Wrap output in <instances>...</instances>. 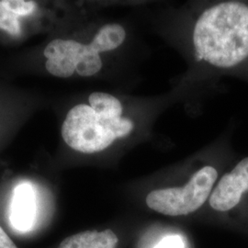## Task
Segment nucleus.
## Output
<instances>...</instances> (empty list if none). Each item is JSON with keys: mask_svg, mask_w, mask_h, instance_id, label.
Here are the masks:
<instances>
[{"mask_svg": "<svg viewBox=\"0 0 248 248\" xmlns=\"http://www.w3.org/2000/svg\"><path fill=\"white\" fill-rule=\"evenodd\" d=\"M131 8L186 62L173 87L189 114H199L208 99L224 92L222 78L248 84V1L133 2Z\"/></svg>", "mask_w": 248, "mask_h": 248, "instance_id": "obj_1", "label": "nucleus"}, {"mask_svg": "<svg viewBox=\"0 0 248 248\" xmlns=\"http://www.w3.org/2000/svg\"><path fill=\"white\" fill-rule=\"evenodd\" d=\"M182 104L175 88L157 95L138 96L103 91L72 107L62 125L63 142L83 156L123 153L145 143H156L155 124L171 107Z\"/></svg>", "mask_w": 248, "mask_h": 248, "instance_id": "obj_2", "label": "nucleus"}, {"mask_svg": "<svg viewBox=\"0 0 248 248\" xmlns=\"http://www.w3.org/2000/svg\"><path fill=\"white\" fill-rule=\"evenodd\" d=\"M52 214L44 211L35 187L22 181L13 188L2 225L14 237L30 239L42 234L51 226Z\"/></svg>", "mask_w": 248, "mask_h": 248, "instance_id": "obj_3", "label": "nucleus"}, {"mask_svg": "<svg viewBox=\"0 0 248 248\" xmlns=\"http://www.w3.org/2000/svg\"><path fill=\"white\" fill-rule=\"evenodd\" d=\"M207 202L220 213L239 212L248 207V156L237 160L222 174Z\"/></svg>", "mask_w": 248, "mask_h": 248, "instance_id": "obj_4", "label": "nucleus"}, {"mask_svg": "<svg viewBox=\"0 0 248 248\" xmlns=\"http://www.w3.org/2000/svg\"><path fill=\"white\" fill-rule=\"evenodd\" d=\"M119 236L110 228L80 232L48 248H118Z\"/></svg>", "mask_w": 248, "mask_h": 248, "instance_id": "obj_5", "label": "nucleus"}, {"mask_svg": "<svg viewBox=\"0 0 248 248\" xmlns=\"http://www.w3.org/2000/svg\"><path fill=\"white\" fill-rule=\"evenodd\" d=\"M18 16L6 9L0 1V29L12 36L21 34V27Z\"/></svg>", "mask_w": 248, "mask_h": 248, "instance_id": "obj_6", "label": "nucleus"}, {"mask_svg": "<svg viewBox=\"0 0 248 248\" xmlns=\"http://www.w3.org/2000/svg\"><path fill=\"white\" fill-rule=\"evenodd\" d=\"M1 2L6 9L18 17L29 16V15L32 14L37 9V5L33 1L4 0Z\"/></svg>", "mask_w": 248, "mask_h": 248, "instance_id": "obj_7", "label": "nucleus"}, {"mask_svg": "<svg viewBox=\"0 0 248 248\" xmlns=\"http://www.w3.org/2000/svg\"><path fill=\"white\" fill-rule=\"evenodd\" d=\"M0 248H20L16 240L0 222Z\"/></svg>", "mask_w": 248, "mask_h": 248, "instance_id": "obj_8", "label": "nucleus"}, {"mask_svg": "<svg viewBox=\"0 0 248 248\" xmlns=\"http://www.w3.org/2000/svg\"><path fill=\"white\" fill-rule=\"evenodd\" d=\"M155 248H184V244L179 236L174 235L162 240Z\"/></svg>", "mask_w": 248, "mask_h": 248, "instance_id": "obj_9", "label": "nucleus"}]
</instances>
